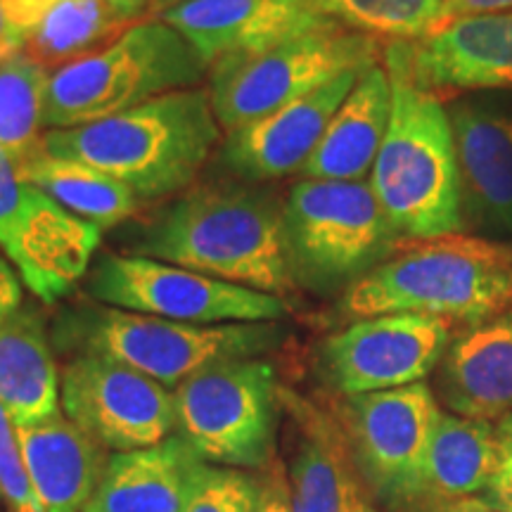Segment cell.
Returning a JSON list of instances; mask_svg holds the SVG:
<instances>
[{
	"instance_id": "obj_7",
	"label": "cell",
	"mask_w": 512,
	"mask_h": 512,
	"mask_svg": "<svg viewBox=\"0 0 512 512\" xmlns=\"http://www.w3.org/2000/svg\"><path fill=\"white\" fill-rule=\"evenodd\" d=\"M283 235L294 285L313 292L347 290L387 261L401 240L373 185L316 178L287 195Z\"/></svg>"
},
{
	"instance_id": "obj_40",
	"label": "cell",
	"mask_w": 512,
	"mask_h": 512,
	"mask_svg": "<svg viewBox=\"0 0 512 512\" xmlns=\"http://www.w3.org/2000/svg\"><path fill=\"white\" fill-rule=\"evenodd\" d=\"M128 5H131V8H136L138 12H143L145 8H150L152 0H128Z\"/></svg>"
},
{
	"instance_id": "obj_28",
	"label": "cell",
	"mask_w": 512,
	"mask_h": 512,
	"mask_svg": "<svg viewBox=\"0 0 512 512\" xmlns=\"http://www.w3.org/2000/svg\"><path fill=\"white\" fill-rule=\"evenodd\" d=\"M50 72L19 53L0 64V150L19 162L41 145Z\"/></svg>"
},
{
	"instance_id": "obj_32",
	"label": "cell",
	"mask_w": 512,
	"mask_h": 512,
	"mask_svg": "<svg viewBox=\"0 0 512 512\" xmlns=\"http://www.w3.org/2000/svg\"><path fill=\"white\" fill-rule=\"evenodd\" d=\"M498 465L491 484L482 498L501 512H512V413L498 420L496 425Z\"/></svg>"
},
{
	"instance_id": "obj_31",
	"label": "cell",
	"mask_w": 512,
	"mask_h": 512,
	"mask_svg": "<svg viewBox=\"0 0 512 512\" xmlns=\"http://www.w3.org/2000/svg\"><path fill=\"white\" fill-rule=\"evenodd\" d=\"M0 501L10 512H46L31 484L19 446L17 425L0 403Z\"/></svg>"
},
{
	"instance_id": "obj_3",
	"label": "cell",
	"mask_w": 512,
	"mask_h": 512,
	"mask_svg": "<svg viewBox=\"0 0 512 512\" xmlns=\"http://www.w3.org/2000/svg\"><path fill=\"white\" fill-rule=\"evenodd\" d=\"M392 117L373 166V185L399 238L434 240L463 228L456 140L437 95L422 88L408 62V41L384 50Z\"/></svg>"
},
{
	"instance_id": "obj_35",
	"label": "cell",
	"mask_w": 512,
	"mask_h": 512,
	"mask_svg": "<svg viewBox=\"0 0 512 512\" xmlns=\"http://www.w3.org/2000/svg\"><path fill=\"white\" fill-rule=\"evenodd\" d=\"M24 306L22 278L17 271H12L8 261L0 256V325Z\"/></svg>"
},
{
	"instance_id": "obj_16",
	"label": "cell",
	"mask_w": 512,
	"mask_h": 512,
	"mask_svg": "<svg viewBox=\"0 0 512 512\" xmlns=\"http://www.w3.org/2000/svg\"><path fill=\"white\" fill-rule=\"evenodd\" d=\"M155 17L171 24L209 67L335 24L323 0H185Z\"/></svg>"
},
{
	"instance_id": "obj_15",
	"label": "cell",
	"mask_w": 512,
	"mask_h": 512,
	"mask_svg": "<svg viewBox=\"0 0 512 512\" xmlns=\"http://www.w3.org/2000/svg\"><path fill=\"white\" fill-rule=\"evenodd\" d=\"M363 72L366 69L344 72L318 91L226 133L223 166L247 183L275 181L302 171Z\"/></svg>"
},
{
	"instance_id": "obj_27",
	"label": "cell",
	"mask_w": 512,
	"mask_h": 512,
	"mask_svg": "<svg viewBox=\"0 0 512 512\" xmlns=\"http://www.w3.org/2000/svg\"><path fill=\"white\" fill-rule=\"evenodd\" d=\"M138 17L119 0H60L24 38L22 53L53 74L105 48Z\"/></svg>"
},
{
	"instance_id": "obj_9",
	"label": "cell",
	"mask_w": 512,
	"mask_h": 512,
	"mask_svg": "<svg viewBox=\"0 0 512 512\" xmlns=\"http://www.w3.org/2000/svg\"><path fill=\"white\" fill-rule=\"evenodd\" d=\"M176 434L204 463L259 470L275 456L283 394L264 358L216 363L174 389Z\"/></svg>"
},
{
	"instance_id": "obj_22",
	"label": "cell",
	"mask_w": 512,
	"mask_h": 512,
	"mask_svg": "<svg viewBox=\"0 0 512 512\" xmlns=\"http://www.w3.org/2000/svg\"><path fill=\"white\" fill-rule=\"evenodd\" d=\"M302 422L292 456L294 512H380L375 496L351 458L342 427L299 401H290Z\"/></svg>"
},
{
	"instance_id": "obj_34",
	"label": "cell",
	"mask_w": 512,
	"mask_h": 512,
	"mask_svg": "<svg viewBox=\"0 0 512 512\" xmlns=\"http://www.w3.org/2000/svg\"><path fill=\"white\" fill-rule=\"evenodd\" d=\"M508 10H512V0H441L437 29L463 17L496 15V12H508Z\"/></svg>"
},
{
	"instance_id": "obj_29",
	"label": "cell",
	"mask_w": 512,
	"mask_h": 512,
	"mask_svg": "<svg viewBox=\"0 0 512 512\" xmlns=\"http://www.w3.org/2000/svg\"><path fill=\"white\" fill-rule=\"evenodd\" d=\"M323 12L358 34L420 41L437 29L441 0H323Z\"/></svg>"
},
{
	"instance_id": "obj_37",
	"label": "cell",
	"mask_w": 512,
	"mask_h": 512,
	"mask_svg": "<svg viewBox=\"0 0 512 512\" xmlns=\"http://www.w3.org/2000/svg\"><path fill=\"white\" fill-rule=\"evenodd\" d=\"M261 512H294L290 491H287V486L283 482H278V486L268 489V498Z\"/></svg>"
},
{
	"instance_id": "obj_39",
	"label": "cell",
	"mask_w": 512,
	"mask_h": 512,
	"mask_svg": "<svg viewBox=\"0 0 512 512\" xmlns=\"http://www.w3.org/2000/svg\"><path fill=\"white\" fill-rule=\"evenodd\" d=\"M181 3H185V0H152L150 12H152V17L162 15V12L174 8V5H181Z\"/></svg>"
},
{
	"instance_id": "obj_23",
	"label": "cell",
	"mask_w": 512,
	"mask_h": 512,
	"mask_svg": "<svg viewBox=\"0 0 512 512\" xmlns=\"http://www.w3.org/2000/svg\"><path fill=\"white\" fill-rule=\"evenodd\" d=\"M389 117L392 83L387 69L373 64L339 105L302 174L316 181H363L375 166Z\"/></svg>"
},
{
	"instance_id": "obj_33",
	"label": "cell",
	"mask_w": 512,
	"mask_h": 512,
	"mask_svg": "<svg viewBox=\"0 0 512 512\" xmlns=\"http://www.w3.org/2000/svg\"><path fill=\"white\" fill-rule=\"evenodd\" d=\"M57 3H60V0H0V10H3L5 19L12 24V29H17L19 34L27 38L31 31L38 27V22H41V19L46 17ZM119 3H124L126 8H131L128 0H119ZM131 10L138 12L136 8Z\"/></svg>"
},
{
	"instance_id": "obj_11",
	"label": "cell",
	"mask_w": 512,
	"mask_h": 512,
	"mask_svg": "<svg viewBox=\"0 0 512 512\" xmlns=\"http://www.w3.org/2000/svg\"><path fill=\"white\" fill-rule=\"evenodd\" d=\"M439 406L425 382L344 396L339 427L375 501L408 508L422 498V475Z\"/></svg>"
},
{
	"instance_id": "obj_36",
	"label": "cell",
	"mask_w": 512,
	"mask_h": 512,
	"mask_svg": "<svg viewBox=\"0 0 512 512\" xmlns=\"http://www.w3.org/2000/svg\"><path fill=\"white\" fill-rule=\"evenodd\" d=\"M24 50V36L17 29H12V24L5 19L3 10H0V64L10 57L19 55Z\"/></svg>"
},
{
	"instance_id": "obj_30",
	"label": "cell",
	"mask_w": 512,
	"mask_h": 512,
	"mask_svg": "<svg viewBox=\"0 0 512 512\" xmlns=\"http://www.w3.org/2000/svg\"><path fill=\"white\" fill-rule=\"evenodd\" d=\"M268 489L249 472L207 465L183 512H261Z\"/></svg>"
},
{
	"instance_id": "obj_2",
	"label": "cell",
	"mask_w": 512,
	"mask_h": 512,
	"mask_svg": "<svg viewBox=\"0 0 512 512\" xmlns=\"http://www.w3.org/2000/svg\"><path fill=\"white\" fill-rule=\"evenodd\" d=\"M219 140L209 91L197 86L93 124L50 128L41 145L50 155L117 178L140 202H152L188 190Z\"/></svg>"
},
{
	"instance_id": "obj_26",
	"label": "cell",
	"mask_w": 512,
	"mask_h": 512,
	"mask_svg": "<svg viewBox=\"0 0 512 512\" xmlns=\"http://www.w3.org/2000/svg\"><path fill=\"white\" fill-rule=\"evenodd\" d=\"M15 166L24 181L46 192L50 200L74 214L76 219L93 223L100 230L131 219L143 207L136 192L119 183L117 178L74 159L50 155L43 145L15 162Z\"/></svg>"
},
{
	"instance_id": "obj_17",
	"label": "cell",
	"mask_w": 512,
	"mask_h": 512,
	"mask_svg": "<svg viewBox=\"0 0 512 512\" xmlns=\"http://www.w3.org/2000/svg\"><path fill=\"white\" fill-rule=\"evenodd\" d=\"M456 140L463 221L491 233L512 230V110L463 100L448 110Z\"/></svg>"
},
{
	"instance_id": "obj_18",
	"label": "cell",
	"mask_w": 512,
	"mask_h": 512,
	"mask_svg": "<svg viewBox=\"0 0 512 512\" xmlns=\"http://www.w3.org/2000/svg\"><path fill=\"white\" fill-rule=\"evenodd\" d=\"M415 81L427 91H512V10L463 17L408 41Z\"/></svg>"
},
{
	"instance_id": "obj_12",
	"label": "cell",
	"mask_w": 512,
	"mask_h": 512,
	"mask_svg": "<svg viewBox=\"0 0 512 512\" xmlns=\"http://www.w3.org/2000/svg\"><path fill=\"white\" fill-rule=\"evenodd\" d=\"M102 230L76 219L24 181L0 150V249L43 304H55L91 271Z\"/></svg>"
},
{
	"instance_id": "obj_21",
	"label": "cell",
	"mask_w": 512,
	"mask_h": 512,
	"mask_svg": "<svg viewBox=\"0 0 512 512\" xmlns=\"http://www.w3.org/2000/svg\"><path fill=\"white\" fill-rule=\"evenodd\" d=\"M207 465L178 434L114 453L83 512H183Z\"/></svg>"
},
{
	"instance_id": "obj_13",
	"label": "cell",
	"mask_w": 512,
	"mask_h": 512,
	"mask_svg": "<svg viewBox=\"0 0 512 512\" xmlns=\"http://www.w3.org/2000/svg\"><path fill=\"white\" fill-rule=\"evenodd\" d=\"M62 413L114 453L176 432L174 389L100 356H74L60 373Z\"/></svg>"
},
{
	"instance_id": "obj_19",
	"label": "cell",
	"mask_w": 512,
	"mask_h": 512,
	"mask_svg": "<svg viewBox=\"0 0 512 512\" xmlns=\"http://www.w3.org/2000/svg\"><path fill=\"white\" fill-rule=\"evenodd\" d=\"M439 394L463 418L501 420L512 413V311L472 323L448 342Z\"/></svg>"
},
{
	"instance_id": "obj_24",
	"label": "cell",
	"mask_w": 512,
	"mask_h": 512,
	"mask_svg": "<svg viewBox=\"0 0 512 512\" xmlns=\"http://www.w3.org/2000/svg\"><path fill=\"white\" fill-rule=\"evenodd\" d=\"M0 403L8 408L15 425L62 411L60 370L46 320L34 306H22L0 325Z\"/></svg>"
},
{
	"instance_id": "obj_25",
	"label": "cell",
	"mask_w": 512,
	"mask_h": 512,
	"mask_svg": "<svg viewBox=\"0 0 512 512\" xmlns=\"http://www.w3.org/2000/svg\"><path fill=\"white\" fill-rule=\"evenodd\" d=\"M498 446L491 420L441 413L425 456L422 498L453 503L484 494L496 475Z\"/></svg>"
},
{
	"instance_id": "obj_4",
	"label": "cell",
	"mask_w": 512,
	"mask_h": 512,
	"mask_svg": "<svg viewBox=\"0 0 512 512\" xmlns=\"http://www.w3.org/2000/svg\"><path fill=\"white\" fill-rule=\"evenodd\" d=\"M342 311L356 320L415 313L448 323L501 316L512 311V247L458 233L422 240L347 287Z\"/></svg>"
},
{
	"instance_id": "obj_6",
	"label": "cell",
	"mask_w": 512,
	"mask_h": 512,
	"mask_svg": "<svg viewBox=\"0 0 512 512\" xmlns=\"http://www.w3.org/2000/svg\"><path fill=\"white\" fill-rule=\"evenodd\" d=\"M207 69V60L164 19H136L105 48L50 74L46 126L93 124L197 88Z\"/></svg>"
},
{
	"instance_id": "obj_1",
	"label": "cell",
	"mask_w": 512,
	"mask_h": 512,
	"mask_svg": "<svg viewBox=\"0 0 512 512\" xmlns=\"http://www.w3.org/2000/svg\"><path fill=\"white\" fill-rule=\"evenodd\" d=\"M131 256L287 299L294 278L285 254L283 202L247 183H207L185 190L140 230Z\"/></svg>"
},
{
	"instance_id": "obj_10",
	"label": "cell",
	"mask_w": 512,
	"mask_h": 512,
	"mask_svg": "<svg viewBox=\"0 0 512 512\" xmlns=\"http://www.w3.org/2000/svg\"><path fill=\"white\" fill-rule=\"evenodd\" d=\"M86 290L98 304L190 325L278 323L290 313L273 294L131 254L100 256Z\"/></svg>"
},
{
	"instance_id": "obj_5",
	"label": "cell",
	"mask_w": 512,
	"mask_h": 512,
	"mask_svg": "<svg viewBox=\"0 0 512 512\" xmlns=\"http://www.w3.org/2000/svg\"><path fill=\"white\" fill-rule=\"evenodd\" d=\"M283 337L278 323L190 325L98 302L64 309L53 325L64 354L110 358L169 389L216 363L261 358Z\"/></svg>"
},
{
	"instance_id": "obj_14",
	"label": "cell",
	"mask_w": 512,
	"mask_h": 512,
	"mask_svg": "<svg viewBox=\"0 0 512 512\" xmlns=\"http://www.w3.org/2000/svg\"><path fill=\"white\" fill-rule=\"evenodd\" d=\"M451 323L444 318L387 313L358 318L320 347L323 380L342 396L387 392L422 382L444 358Z\"/></svg>"
},
{
	"instance_id": "obj_38",
	"label": "cell",
	"mask_w": 512,
	"mask_h": 512,
	"mask_svg": "<svg viewBox=\"0 0 512 512\" xmlns=\"http://www.w3.org/2000/svg\"><path fill=\"white\" fill-rule=\"evenodd\" d=\"M441 512H501L498 508H494L491 503H486L484 498H460V501H453V503H446Z\"/></svg>"
},
{
	"instance_id": "obj_20",
	"label": "cell",
	"mask_w": 512,
	"mask_h": 512,
	"mask_svg": "<svg viewBox=\"0 0 512 512\" xmlns=\"http://www.w3.org/2000/svg\"><path fill=\"white\" fill-rule=\"evenodd\" d=\"M29 479L46 512H83L102 482L107 448L62 411L17 425Z\"/></svg>"
},
{
	"instance_id": "obj_8",
	"label": "cell",
	"mask_w": 512,
	"mask_h": 512,
	"mask_svg": "<svg viewBox=\"0 0 512 512\" xmlns=\"http://www.w3.org/2000/svg\"><path fill=\"white\" fill-rule=\"evenodd\" d=\"M377 38L328 24L266 50L211 64L209 98L226 133L304 98L351 69L377 64Z\"/></svg>"
}]
</instances>
